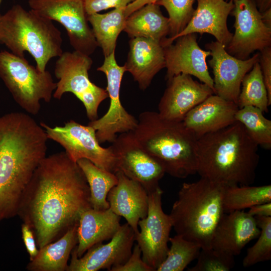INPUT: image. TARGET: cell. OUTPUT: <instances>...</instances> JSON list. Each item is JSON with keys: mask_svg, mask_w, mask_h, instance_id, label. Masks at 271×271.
I'll list each match as a JSON object with an SVG mask.
<instances>
[{"mask_svg": "<svg viewBox=\"0 0 271 271\" xmlns=\"http://www.w3.org/2000/svg\"><path fill=\"white\" fill-rule=\"evenodd\" d=\"M135 0H83L87 15L105 10L109 8H125Z\"/></svg>", "mask_w": 271, "mask_h": 271, "instance_id": "37", "label": "cell"}, {"mask_svg": "<svg viewBox=\"0 0 271 271\" xmlns=\"http://www.w3.org/2000/svg\"><path fill=\"white\" fill-rule=\"evenodd\" d=\"M175 41L174 44L164 47L166 79L168 80L180 74L194 76L209 86L214 92L213 80L209 73L206 62L210 52L199 47L195 33L181 36Z\"/></svg>", "mask_w": 271, "mask_h": 271, "instance_id": "17", "label": "cell"}, {"mask_svg": "<svg viewBox=\"0 0 271 271\" xmlns=\"http://www.w3.org/2000/svg\"><path fill=\"white\" fill-rule=\"evenodd\" d=\"M0 78L17 104L33 115L39 112L42 100L51 101L57 86L48 71L5 50L0 51Z\"/></svg>", "mask_w": 271, "mask_h": 271, "instance_id": "7", "label": "cell"}, {"mask_svg": "<svg viewBox=\"0 0 271 271\" xmlns=\"http://www.w3.org/2000/svg\"><path fill=\"white\" fill-rule=\"evenodd\" d=\"M258 11L262 13L271 8V0H251Z\"/></svg>", "mask_w": 271, "mask_h": 271, "instance_id": "42", "label": "cell"}, {"mask_svg": "<svg viewBox=\"0 0 271 271\" xmlns=\"http://www.w3.org/2000/svg\"><path fill=\"white\" fill-rule=\"evenodd\" d=\"M28 4L31 9L65 28L74 51L90 56L98 47L83 0H29Z\"/></svg>", "mask_w": 271, "mask_h": 271, "instance_id": "10", "label": "cell"}, {"mask_svg": "<svg viewBox=\"0 0 271 271\" xmlns=\"http://www.w3.org/2000/svg\"><path fill=\"white\" fill-rule=\"evenodd\" d=\"M170 21L155 3H150L131 13L125 20L123 31L130 38L152 39L162 44L170 35Z\"/></svg>", "mask_w": 271, "mask_h": 271, "instance_id": "25", "label": "cell"}, {"mask_svg": "<svg viewBox=\"0 0 271 271\" xmlns=\"http://www.w3.org/2000/svg\"><path fill=\"white\" fill-rule=\"evenodd\" d=\"M125 8L115 9L103 14L87 15L97 45L101 48L104 57L115 52L117 39L124 27Z\"/></svg>", "mask_w": 271, "mask_h": 271, "instance_id": "27", "label": "cell"}, {"mask_svg": "<svg viewBox=\"0 0 271 271\" xmlns=\"http://www.w3.org/2000/svg\"><path fill=\"white\" fill-rule=\"evenodd\" d=\"M93 61L90 56L74 51L64 52L58 57L54 74L58 79L53 97L60 99L66 92L75 95L83 103L90 120L98 118V109L108 95L106 89L89 79L88 71Z\"/></svg>", "mask_w": 271, "mask_h": 271, "instance_id": "8", "label": "cell"}, {"mask_svg": "<svg viewBox=\"0 0 271 271\" xmlns=\"http://www.w3.org/2000/svg\"><path fill=\"white\" fill-rule=\"evenodd\" d=\"M258 146L235 121L197 139V173L225 186L250 185L255 180Z\"/></svg>", "mask_w": 271, "mask_h": 271, "instance_id": "3", "label": "cell"}, {"mask_svg": "<svg viewBox=\"0 0 271 271\" xmlns=\"http://www.w3.org/2000/svg\"><path fill=\"white\" fill-rule=\"evenodd\" d=\"M2 1V0H0V4H1Z\"/></svg>", "mask_w": 271, "mask_h": 271, "instance_id": "44", "label": "cell"}, {"mask_svg": "<svg viewBox=\"0 0 271 271\" xmlns=\"http://www.w3.org/2000/svg\"><path fill=\"white\" fill-rule=\"evenodd\" d=\"M91 208L83 172L62 151L46 156L37 167L18 216L32 230L39 249L78 224L81 214Z\"/></svg>", "mask_w": 271, "mask_h": 271, "instance_id": "1", "label": "cell"}, {"mask_svg": "<svg viewBox=\"0 0 271 271\" xmlns=\"http://www.w3.org/2000/svg\"><path fill=\"white\" fill-rule=\"evenodd\" d=\"M233 1H234V0H233Z\"/></svg>", "mask_w": 271, "mask_h": 271, "instance_id": "45", "label": "cell"}, {"mask_svg": "<svg viewBox=\"0 0 271 271\" xmlns=\"http://www.w3.org/2000/svg\"><path fill=\"white\" fill-rule=\"evenodd\" d=\"M247 212L253 216H271V202L263 203L250 207Z\"/></svg>", "mask_w": 271, "mask_h": 271, "instance_id": "40", "label": "cell"}, {"mask_svg": "<svg viewBox=\"0 0 271 271\" xmlns=\"http://www.w3.org/2000/svg\"><path fill=\"white\" fill-rule=\"evenodd\" d=\"M76 224L69 228L62 236L41 248L37 256L27 264L30 271H65L68 261L78 243Z\"/></svg>", "mask_w": 271, "mask_h": 271, "instance_id": "26", "label": "cell"}, {"mask_svg": "<svg viewBox=\"0 0 271 271\" xmlns=\"http://www.w3.org/2000/svg\"><path fill=\"white\" fill-rule=\"evenodd\" d=\"M115 174L118 182L107 196L109 208L125 218L136 236L139 232V220L148 214V193L139 183L128 178L121 171Z\"/></svg>", "mask_w": 271, "mask_h": 271, "instance_id": "22", "label": "cell"}, {"mask_svg": "<svg viewBox=\"0 0 271 271\" xmlns=\"http://www.w3.org/2000/svg\"><path fill=\"white\" fill-rule=\"evenodd\" d=\"M205 47L211 56L208 63L214 76V94L237 104L242 81L258 61L259 53L241 60L229 54L217 41L206 44Z\"/></svg>", "mask_w": 271, "mask_h": 271, "instance_id": "16", "label": "cell"}, {"mask_svg": "<svg viewBox=\"0 0 271 271\" xmlns=\"http://www.w3.org/2000/svg\"><path fill=\"white\" fill-rule=\"evenodd\" d=\"M234 34L225 50L234 57L245 60L255 51L271 46V28L263 22L261 13L251 0L233 1Z\"/></svg>", "mask_w": 271, "mask_h": 271, "instance_id": "14", "label": "cell"}, {"mask_svg": "<svg viewBox=\"0 0 271 271\" xmlns=\"http://www.w3.org/2000/svg\"><path fill=\"white\" fill-rule=\"evenodd\" d=\"M21 231L24 243L29 254L30 261H31L37 256L39 252L34 234L30 227L24 222L22 224Z\"/></svg>", "mask_w": 271, "mask_h": 271, "instance_id": "39", "label": "cell"}, {"mask_svg": "<svg viewBox=\"0 0 271 271\" xmlns=\"http://www.w3.org/2000/svg\"><path fill=\"white\" fill-rule=\"evenodd\" d=\"M263 113L256 107L246 106L238 109L235 118L243 124L258 146L269 150L271 148V120L265 117Z\"/></svg>", "mask_w": 271, "mask_h": 271, "instance_id": "31", "label": "cell"}, {"mask_svg": "<svg viewBox=\"0 0 271 271\" xmlns=\"http://www.w3.org/2000/svg\"><path fill=\"white\" fill-rule=\"evenodd\" d=\"M237 104L239 108L253 106L267 112L269 106L267 92L258 62L244 77Z\"/></svg>", "mask_w": 271, "mask_h": 271, "instance_id": "30", "label": "cell"}, {"mask_svg": "<svg viewBox=\"0 0 271 271\" xmlns=\"http://www.w3.org/2000/svg\"><path fill=\"white\" fill-rule=\"evenodd\" d=\"M259 234L254 217L244 210L234 211L222 216L214 231L211 246L234 256Z\"/></svg>", "mask_w": 271, "mask_h": 271, "instance_id": "20", "label": "cell"}, {"mask_svg": "<svg viewBox=\"0 0 271 271\" xmlns=\"http://www.w3.org/2000/svg\"><path fill=\"white\" fill-rule=\"evenodd\" d=\"M163 193L160 187L148 193V214L139 220L140 231L135 237L143 261L155 270L167 256L173 227L169 214H166L162 208Z\"/></svg>", "mask_w": 271, "mask_h": 271, "instance_id": "12", "label": "cell"}, {"mask_svg": "<svg viewBox=\"0 0 271 271\" xmlns=\"http://www.w3.org/2000/svg\"><path fill=\"white\" fill-rule=\"evenodd\" d=\"M225 186L201 178L184 183L169 214L177 235L211 248L214 231L225 213L223 198Z\"/></svg>", "mask_w": 271, "mask_h": 271, "instance_id": "5", "label": "cell"}, {"mask_svg": "<svg viewBox=\"0 0 271 271\" xmlns=\"http://www.w3.org/2000/svg\"><path fill=\"white\" fill-rule=\"evenodd\" d=\"M76 163L83 172L88 184L92 208L97 210L108 209L107 195L118 182L115 174L99 168L86 159H80Z\"/></svg>", "mask_w": 271, "mask_h": 271, "instance_id": "28", "label": "cell"}, {"mask_svg": "<svg viewBox=\"0 0 271 271\" xmlns=\"http://www.w3.org/2000/svg\"><path fill=\"white\" fill-rule=\"evenodd\" d=\"M238 105L213 94L191 109L182 122L198 139L236 121Z\"/></svg>", "mask_w": 271, "mask_h": 271, "instance_id": "21", "label": "cell"}, {"mask_svg": "<svg viewBox=\"0 0 271 271\" xmlns=\"http://www.w3.org/2000/svg\"><path fill=\"white\" fill-rule=\"evenodd\" d=\"M197 259L188 271H229L235 265L234 256L213 248L201 249Z\"/></svg>", "mask_w": 271, "mask_h": 271, "instance_id": "35", "label": "cell"}, {"mask_svg": "<svg viewBox=\"0 0 271 271\" xmlns=\"http://www.w3.org/2000/svg\"><path fill=\"white\" fill-rule=\"evenodd\" d=\"M132 132L166 173L180 179L197 173V139L182 121L167 120L158 112L144 111Z\"/></svg>", "mask_w": 271, "mask_h": 271, "instance_id": "4", "label": "cell"}, {"mask_svg": "<svg viewBox=\"0 0 271 271\" xmlns=\"http://www.w3.org/2000/svg\"><path fill=\"white\" fill-rule=\"evenodd\" d=\"M189 22L179 34L167 38L162 43L164 47L171 44L178 38L192 33H207L226 47L231 41L233 34L228 30L227 20L234 7L233 0H197Z\"/></svg>", "mask_w": 271, "mask_h": 271, "instance_id": "19", "label": "cell"}, {"mask_svg": "<svg viewBox=\"0 0 271 271\" xmlns=\"http://www.w3.org/2000/svg\"><path fill=\"white\" fill-rule=\"evenodd\" d=\"M159 0H135L128 4L124 10V16L126 18L133 12L150 3H156Z\"/></svg>", "mask_w": 271, "mask_h": 271, "instance_id": "41", "label": "cell"}, {"mask_svg": "<svg viewBox=\"0 0 271 271\" xmlns=\"http://www.w3.org/2000/svg\"><path fill=\"white\" fill-rule=\"evenodd\" d=\"M48 140L29 114L0 116V221L18 216L25 190L46 156Z\"/></svg>", "mask_w": 271, "mask_h": 271, "instance_id": "2", "label": "cell"}, {"mask_svg": "<svg viewBox=\"0 0 271 271\" xmlns=\"http://www.w3.org/2000/svg\"><path fill=\"white\" fill-rule=\"evenodd\" d=\"M271 202V185L225 186L223 206L225 213L244 209L263 203Z\"/></svg>", "mask_w": 271, "mask_h": 271, "instance_id": "29", "label": "cell"}, {"mask_svg": "<svg viewBox=\"0 0 271 271\" xmlns=\"http://www.w3.org/2000/svg\"><path fill=\"white\" fill-rule=\"evenodd\" d=\"M120 218L109 208L102 210L91 208L83 211L77 227V256L81 257L93 245L111 239L121 226Z\"/></svg>", "mask_w": 271, "mask_h": 271, "instance_id": "24", "label": "cell"}, {"mask_svg": "<svg viewBox=\"0 0 271 271\" xmlns=\"http://www.w3.org/2000/svg\"><path fill=\"white\" fill-rule=\"evenodd\" d=\"M261 16L263 23L271 28V8L261 13Z\"/></svg>", "mask_w": 271, "mask_h": 271, "instance_id": "43", "label": "cell"}, {"mask_svg": "<svg viewBox=\"0 0 271 271\" xmlns=\"http://www.w3.org/2000/svg\"><path fill=\"white\" fill-rule=\"evenodd\" d=\"M135 237L134 231L126 223L121 225L109 242L93 245L81 257L77 256L75 246L66 271L110 270L123 264L132 252Z\"/></svg>", "mask_w": 271, "mask_h": 271, "instance_id": "15", "label": "cell"}, {"mask_svg": "<svg viewBox=\"0 0 271 271\" xmlns=\"http://www.w3.org/2000/svg\"><path fill=\"white\" fill-rule=\"evenodd\" d=\"M111 143L117 171L139 183L148 193L160 187L159 181L166 172L142 148L132 131L120 133Z\"/></svg>", "mask_w": 271, "mask_h": 271, "instance_id": "13", "label": "cell"}, {"mask_svg": "<svg viewBox=\"0 0 271 271\" xmlns=\"http://www.w3.org/2000/svg\"><path fill=\"white\" fill-rule=\"evenodd\" d=\"M171 246L164 260L157 271H182L197 259L201 247L199 244L176 235L170 237Z\"/></svg>", "mask_w": 271, "mask_h": 271, "instance_id": "32", "label": "cell"}, {"mask_svg": "<svg viewBox=\"0 0 271 271\" xmlns=\"http://www.w3.org/2000/svg\"><path fill=\"white\" fill-rule=\"evenodd\" d=\"M129 50L124 66L142 90L147 89L154 76L166 67L164 47L152 39L138 37L129 41Z\"/></svg>", "mask_w": 271, "mask_h": 271, "instance_id": "23", "label": "cell"}, {"mask_svg": "<svg viewBox=\"0 0 271 271\" xmlns=\"http://www.w3.org/2000/svg\"><path fill=\"white\" fill-rule=\"evenodd\" d=\"M254 217L260 229V234L254 245L247 250L242 261L244 267L271 259V216Z\"/></svg>", "mask_w": 271, "mask_h": 271, "instance_id": "33", "label": "cell"}, {"mask_svg": "<svg viewBox=\"0 0 271 271\" xmlns=\"http://www.w3.org/2000/svg\"><path fill=\"white\" fill-rule=\"evenodd\" d=\"M61 32L52 21L20 5L0 13V44L13 54L24 57L28 52L41 71L46 70L49 61L63 52Z\"/></svg>", "mask_w": 271, "mask_h": 271, "instance_id": "6", "label": "cell"}, {"mask_svg": "<svg viewBox=\"0 0 271 271\" xmlns=\"http://www.w3.org/2000/svg\"><path fill=\"white\" fill-rule=\"evenodd\" d=\"M195 0H159L155 4L164 7L169 14L170 35L172 38L185 28L194 9Z\"/></svg>", "mask_w": 271, "mask_h": 271, "instance_id": "34", "label": "cell"}, {"mask_svg": "<svg viewBox=\"0 0 271 271\" xmlns=\"http://www.w3.org/2000/svg\"><path fill=\"white\" fill-rule=\"evenodd\" d=\"M168 81V85L158 104V113L167 120L182 121L194 107L214 94L207 85L180 74Z\"/></svg>", "mask_w": 271, "mask_h": 271, "instance_id": "18", "label": "cell"}, {"mask_svg": "<svg viewBox=\"0 0 271 271\" xmlns=\"http://www.w3.org/2000/svg\"><path fill=\"white\" fill-rule=\"evenodd\" d=\"M104 58L102 65L97 70L104 73L106 76V90L110 104L108 110L102 117L90 121L88 124L95 129L100 144L112 143L117 133L133 131L138 124V120L125 109L120 99V85L126 71L125 67L117 64L115 52Z\"/></svg>", "mask_w": 271, "mask_h": 271, "instance_id": "11", "label": "cell"}, {"mask_svg": "<svg viewBox=\"0 0 271 271\" xmlns=\"http://www.w3.org/2000/svg\"><path fill=\"white\" fill-rule=\"evenodd\" d=\"M258 62L268 95L269 105L271 104V47H267L259 53Z\"/></svg>", "mask_w": 271, "mask_h": 271, "instance_id": "38", "label": "cell"}, {"mask_svg": "<svg viewBox=\"0 0 271 271\" xmlns=\"http://www.w3.org/2000/svg\"><path fill=\"white\" fill-rule=\"evenodd\" d=\"M40 125L48 139L61 145L68 157L74 162L86 159L100 168L115 173L117 171L115 156L110 146L103 148L97 140L95 129L73 120L63 126H50L45 123Z\"/></svg>", "mask_w": 271, "mask_h": 271, "instance_id": "9", "label": "cell"}, {"mask_svg": "<svg viewBox=\"0 0 271 271\" xmlns=\"http://www.w3.org/2000/svg\"><path fill=\"white\" fill-rule=\"evenodd\" d=\"M110 271H155V270L143 261L141 250L139 245L136 243L126 262L123 264L111 268Z\"/></svg>", "mask_w": 271, "mask_h": 271, "instance_id": "36", "label": "cell"}]
</instances>
